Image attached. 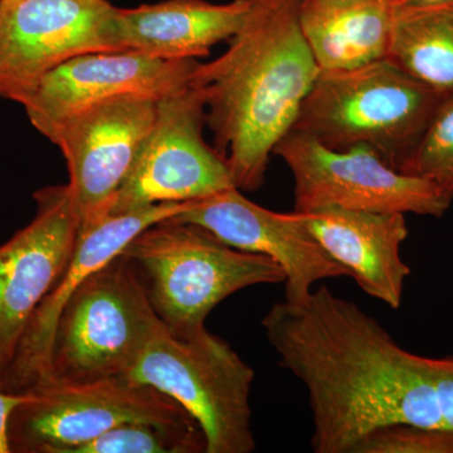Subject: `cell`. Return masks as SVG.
<instances>
[{
  "label": "cell",
  "instance_id": "obj_1",
  "mask_svg": "<svg viewBox=\"0 0 453 453\" xmlns=\"http://www.w3.org/2000/svg\"><path fill=\"white\" fill-rule=\"evenodd\" d=\"M282 368L308 390L316 453H353L395 423L446 428L434 360L402 348L377 319L323 286L262 320Z\"/></svg>",
  "mask_w": 453,
  "mask_h": 453
},
{
  "label": "cell",
  "instance_id": "obj_2",
  "mask_svg": "<svg viewBox=\"0 0 453 453\" xmlns=\"http://www.w3.org/2000/svg\"><path fill=\"white\" fill-rule=\"evenodd\" d=\"M300 3L253 0L226 52L193 73L213 148L240 190L264 186L271 154L290 133L320 73L301 32Z\"/></svg>",
  "mask_w": 453,
  "mask_h": 453
},
{
  "label": "cell",
  "instance_id": "obj_3",
  "mask_svg": "<svg viewBox=\"0 0 453 453\" xmlns=\"http://www.w3.org/2000/svg\"><path fill=\"white\" fill-rule=\"evenodd\" d=\"M445 97L387 59L320 71L291 130L333 150L368 146L399 172Z\"/></svg>",
  "mask_w": 453,
  "mask_h": 453
},
{
  "label": "cell",
  "instance_id": "obj_4",
  "mask_svg": "<svg viewBox=\"0 0 453 453\" xmlns=\"http://www.w3.org/2000/svg\"><path fill=\"white\" fill-rule=\"evenodd\" d=\"M122 255L139 271L157 318L180 338L204 329L207 316L234 292L286 280L273 258L172 219L149 226Z\"/></svg>",
  "mask_w": 453,
  "mask_h": 453
},
{
  "label": "cell",
  "instance_id": "obj_5",
  "mask_svg": "<svg viewBox=\"0 0 453 453\" xmlns=\"http://www.w3.org/2000/svg\"><path fill=\"white\" fill-rule=\"evenodd\" d=\"M163 325L139 271L121 253L86 277L65 301L44 381L82 384L125 377Z\"/></svg>",
  "mask_w": 453,
  "mask_h": 453
},
{
  "label": "cell",
  "instance_id": "obj_6",
  "mask_svg": "<svg viewBox=\"0 0 453 453\" xmlns=\"http://www.w3.org/2000/svg\"><path fill=\"white\" fill-rule=\"evenodd\" d=\"M125 377L174 399L201 427L205 453H251L255 372L207 329L175 336L163 325Z\"/></svg>",
  "mask_w": 453,
  "mask_h": 453
},
{
  "label": "cell",
  "instance_id": "obj_7",
  "mask_svg": "<svg viewBox=\"0 0 453 453\" xmlns=\"http://www.w3.org/2000/svg\"><path fill=\"white\" fill-rule=\"evenodd\" d=\"M29 395L9 422L12 453H73L129 422L198 425L174 399L127 377L82 384L43 381Z\"/></svg>",
  "mask_w": 453,
  "mask_h": 453
},
{
  "label": "cell",
  "instance_id": "obj_8",
  "mask_svg": "<svg viewBox=\"0 0 453 453\" xmlns=\"http://www.w3.org/2000/svg\"><path fill=\"white\" fill-rule=\"evenodd\" d=\"M273 154L291 170L295 211L299 213L342 208L440 219L453 201L431 181L392 168L368 146L333 150L291 130Z\"/></svg>",
  "mask_w": 453,
  "mask_h": 453
},
{
  "label": "cell",
  "instance_id": "obj_9",
  "mask_svg": "<svg viewBox=\"0 0 453 453\" xmlns=\"http://www.w3.org/2000/svg\"><path fill=\"white\" fill-rule=\"evenodd\" d=\"M205 125L204 95L193 82L160 97L153 129L105 216L198 201L234 188L226 160L204 138Z\"/></svg>",
  "mask_w": 453,
  "mask_h": 453
},
{
  "label": "cell",
  "instance_id": "obj_10",
  "mask_svg": "<svg viewBox=\"0 0 453 453\" xmlns=\"http://www.w3.org/2000/svg\"><path fill=\"white\" fill-rule=\"evenodd\" d=\"M109 0H2L0 98L23 105L41 80L77 56L121 50Z\"/></svg>",
  "mask_w": 453,
  "mask_h": 453
},
{
  "label": "cell",
  "instance_id": "obj_11",
  "mask_svg": "<svg viewBox=\"0 0 453 453\" xmlns=\"http://www.w3.org/2000/svg\"><path fill=\"white\" fill-rule=\"evenodd\" d=\"M159 98H111L68 119L50 136L67 163L68 188L82 223L109 211L153 129Z\"/></svg>",
  "mask_w": 453,
  "mask_h": 453
},
{
  "label": "cell",
  "instance_id": "obj_12",
  "mask_svg": "<svg viewBox=\"0 0 453 453\" xmlns=\"http://www.w3.org/2000/svg\"><path fill=\"white\" fill-rule=\"evenodd\" d=\"M33 196L35 219L0 244V377L38 306L70 264L81 229L68 184L42 188Z\"/></svg>",
  "mask_w": 453,
  "mask_h": 453
},
{
  "label": "cell",
  "instance_id": "obj_13",
  "mask_svg": "<svg viewBox=\"0 0 453 453\" xmlns=\"http://www.w3.org/2000/svg\"><path fill=\"white\" fill-rule=\"evenodd\" d=\"M170 219L202 226L234 249L273 258L285 273L288 301L305 299L321 280L350 277L310 232L303 214L266 210L235 187L190 201Z\"/></svg>",
  "mask_w": 453,
  "mask_h": 453
},
{
  "label": "cell",
  "instance_id": "obj_14",
  "mask_svg": "<svg viewBox=\"0 0 453 453\" xmlns=\"http://www.w3.org/2000/svg\"><path fill=\"white\" fill-rule=\"evenodd\" d=\"M196 59H162L136 50L77 56L47 73L27 98V116L44 138L88 107L124 95L163 97L192 85Z\"/></svg>",
  "mask_w": 453,
  "mask_h": 453
},
{
  "label": "cell",
  "instance_id": "obj_15",
  "mask_svg": "<svg viewBox=\"0 0 453 453\" xmlns=\"http://www.w3.org/2000/svg\"><path fill=\"white\" fill-rule=\"evenodd\" d=\"M188 204L189 202L159 203L127 213L110 214L94 222L81 223L70 264L29 321L16 356L0 377V389L27 393L46 380L57 320L65 301L77 286L116 256L121 255L136 235L149 226L178 216L187 210Z\"/></svg>",
  "mask_w": 453,
  "mask_h": 453
},
{
  "label": "cell",
  "instance_id": "obj_16",
  "mask_svg": "<svg viewBox=\"0 0 453 453\" xmlns=\"http://www.w3.org/2000/svg\"><path fill=\"white\" fill-rule=\"evenodd\" d=\"M301 214L325 251L347 268L365 294L389 308L401 306L405 280L411 275L401 256L408 237L405 214L342 208Z\"/></svg>",
  "mask_w": 453,
  "mask_h": 453
},
{
  "label": "cell",
  "instance_id": "obj_17",
  "mask_svg": "<svg viewBox=\"0 0 453 453\" xmlns=\"http://www.w3.org/2000/svg\"><path fill=\"white\" fill-rule=\"evenodd\" d=\"M253 0L214 4L205 0H164L136 8H115L113 41L121 50L162 59L207 57L219 42L231 40Z\"/></svg>",
  "mask_w": 453,
  "mask_h": 453
},
{
  "label": "cell",
  "instance_id": "obj_18",
  "mask_svg": "<svg viewBox=\"0 0 453 453\" xmlns=\"http://www.w3.org/2000/svg\"><path fill=\"white\" fill-rule=\"evenodd\" d=\"M401 0H301V32L320 71L350 70L388 53Z\"/></svg>",
  "mask_w": 453,
  "mask_h": 453
},
{
  "label": "cell",
  "instance_id": "obj_19",
  "mask_svg": "<svg viewBox=\"0 0 453 453\" xmlns=\"http://www.w3.org/2000/svg\"><path fill=\"white\" fill-rule=\"evenodd\" d=\"M386 59L441 94H453V2L401 0Z\"/></svg>",
  "mask_w": 453,
  "mask_h": 453
},
{
  "label": "cell",
  "instance_id": "obj_20",
  "mask_svg": "<svg viewBox=\"0 0 453 453\" xmlns=\"http://www.w3.org/2000/svg\"><path fill=\"white\" fill-rule=\"evenodd\" d=\"M198 425L129 422L74 449L73 453H205Z\"/></svg>",
  "mask_w": 453,
  "mask_h": 453
},
{
  "label": "cell",
  "instance_id": "obj_21",
  "mask_svg": "<svg viewBox=\"0 0 453 453\" xmlns=\"http://www.w3.org/2000/svg\"><path fill=\"white\" fill-rule=\"evenodd\" d=\"M399 172L431 181L453 199V94L441 101L421 142Z\"/></svg>",
  "mask_w": 453,
  "mask_h": 453
},
{
  "label": "cell",
  "instance_id": "obj_22",
  "mask_svg": "<svg viewBox=\"0 0 453 453\" xmlns=\"http://www.w3.org/2000/svg\"><path fill=\"white\" fill-rule=\"evenodd\" d=\"M353 453H453V429L395 423L371 432Z\"/></svg>",
  "mask_w": 453,
  "mask_h": 453
},
{
  "label": "cell",
  "instance_id": "obj_23",
  "mask_svg": "<svg viewBox=\"0 0 453 453\" xmlns=\"http://www.w3.org/2000/svg\"><path fill=\"white\" fill-rule=\"evenodd\" d=\"M438 405L445 427L453 429V357L434 360Z\"/></svg>",
  "mask_w": 453,
  "mask_h": 453
},
{
  "label": "cell",
  "instance_id": "obj_24",
  "mask_svg": "<svg viewBox=\"0 0 453 453\" xmlns=\"http://www.w3.org/2000/svg\"><path fill=\"white\" fill-rule=\"evenodd\" d=\"M29 392L11 393L0 389V453H12L9 446V422L14 411L29 399Z\"/></svg>",
  "mask_w": 453,
  "mask_h": 453
},
{
  "label": "cell",
  "instance_id": "obj_25",
  "mask_svg": "<svg viewBox=\"0 0 453 453\" xmlns=\"http://www.w3.org/2000/svg\"><path fill=\"white\" fill-rule=\"evenodd\" d=\"M425 2H453V0H425Z\"/></svg>",
  "mask_w": 453,
  "mask_h": 453
},
{
  "label": "cell",
  "instance_id": "obj_26",
  "mask_svg": "<svg viewBox=\"0 0 453 453\" xmlns=\"http://www.w3.org/2000/svg\"><path fill=\"white\" fill-rule=\"evenodd\" d=\"M0 2H2V0H0Z\"/></svg>",
  "mask_w": 453,
  "mask_h": 453
}]
</instances>
